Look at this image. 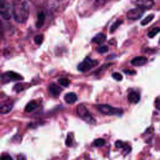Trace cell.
<instances>
[{
    "label": "cell",
    "mask_w": 160,
    "mask_h": 160,
    "mask_svg": "<svg viewBox=\"0 0 160 160\" xmlns=\"http://www.w3.org/2000/svg\"><path fill=\"white\" fill-rule=\"evenodd\" d=\"M1 16L6 20L9 19L11 17L9 6L6 1L3 0H1Z\"/></svg>",
    "instance_id": "ba28073f"
},
{
    "label": "cell",
    "mask_w": 160,
    "mask_h": 160,
    "mask_svg": "<svg viewBox=\"0 0 160 160\" xmlns=\"http://www.w3.org/2000/svg\"><path fill=\"white\" fill-rule=\"evenodd\" d=\"M115 146L117 148H122L124 151H126V153H128L131 151V148L126 145L124 142L121 141H117L115 142Z\"/></svg>",
    "instance_id": "9a60e30c"
},
{
    "label": "cell",
    "mask_w": 160,
    "mask_h": 160,
    "mask_svg": "<svg viewBox=\"0 0 160 160\" xmlns=\"http://www.w3.org/2000/svg\"><path fill=\"white\" fill-rule=\"evenodd\" d=\"M154 18V14H149L148 16H146L142 21H141V24L142 26H145L146 24H148V23H149Z\"/></svg>",
    "instance_id": "44dd1931"
},
{
    "label": "cell",
    "mask_w": 160,
    "mask_h": 160,
    "mask_svg": "<svg viewBox=\"0 0 160 160\" xmlns=\"http://www.w3.org/2000/svg\"><path fill=\"white\" fill-rule=\"evenodd\" d=\"M95 107L99 112L105 115L121 116L123 113L122 109L114 108L108 104H98Z\"/></svg>",
    "instance_id": "7a4b0ae2"
},
{
    "label": "cell",
    "mask_w": 160,
    "mask_h": 160,
    "mask_svg": "<svg viewBox=\"0 0 160 160\" xmlns=\"http://www.w3.org/2000/svg\"><path fill=\"white\" fill-rule=\"evenodd\" d=\"M144 10L145 9L138 8V7L134 9H131L129 11H128L127 12V14H126L127 18L129 20H132V21L139 19L143 15Z\"/></svg>",
    "instance_id": "8992f818"
},
{
    "label": "cell",
    "mask_w": 160,
    "mask_h": 160,
    "mask_svg": "<svg viewBox=\"0 0 160 160\" xmlns=\"http://www.w3.org/2000/svg\"><path fill=\"white\" fill-rule=\"evenodd\" d=\"M1 159H12V158L8 155V154H6V155H3L1 156Z\"/></svg>",
    "instance_id": "f546056e"
},
{
    "label": "cell",
    "mask_w": 160,
    "mask_h": 160,
    "mask_svg": "<svg viewBox=\"0 0 160 160\" xmlns=\"http://www.w3.org/2000/svg\"><path fill=\"white\" fill-rule=\"evenodd\" d=\"M106 39V35L104 33H98L95 35L91 39V42L98 44H101L105 41Z\"/></svg>",
    "instance_id": "7c38bea8"
},
{
    "label": "cell",
    "mask_w": 160,
    "mask_h": 160,
    "mask_svg": "<svg viewBox=\"0 0 160 160\" xmlns=\"http://www.w3.org/2000/svg\"><path fill=\"white\" fill-rule=\"evenodd\" d=\"M77 114L89 124H94L96 123V120L91 116L86 107L82 104H79L77 106Z\"/></svg>",
    "instance_id": "3957f363"
},
{
    "label": "cell",
    "mask_w": 160,
    "mask_h": 160,
    "mask_svg": "<svg viewBox=\"0 0 160 160\" xmlns=\"http://www.w3.org/2000/svg\"><path fill=\"white\" fill-rule=\"evenodd\" d=\"M28 87L29 86H26V84L25 83H18L14 86L13 90L17 92H19L24 91L25 89L28 88Z\"/></svg>",
    "instance_id": "e0dca14e"
},
{
    "label": "cell",
    "mask_w": 160,
    "mask_h": 160,
    "mask_svg": "<svg viewBox=\"0 0 160 160\" xmlns=\"http://www.w3.org/2000/svg\"><path fill=\"white\" fill-rule=\"evenodd\" d=\"M96 51L101 54L106 53L109 51V48L107 46H99L96 48Z\"/></svg>",
    "instance_id": "603a6c76"
},
{
    "label": "cell",
    "mask_w": 160,
    "mask_h": 160,
    "mask_svg": "<svg viewBox=\"0 0 160 160\" xmlns=\"http://www.w3.org/2000/svg\"><path fill=\"white\" fill-rule=\"evenodd\" d=\"M128 99L131 103H138L140 100V95L136 91H131L128 95Z\"/></svg>",
    "instance_id": "8fae6325"
},
{
    "label": "cell",
    "mask_w": 160,
    "mask_h": 160,
    "mask_svg": "<svg viewBox=\"0 0 160 160\" xmlns=\"http://www.w3.org/2000/svg\"><path fill=\"white\" fill-rule=\"evenodd\" d=\"M58 82L60 85L64 87H68L70 83V81L68 79L66 78H60L59 79H58Z\"/></svg>",
    "instance_id": "7402d4cb"
},
{
    "label": "cell",
    "mask_w": 160,
    "mask_h": 160,
    "mask_svg": "<svg viewBox=\"0 0 160 160\" xmlns=\"http://www.w3.org/2000/svg\"><path fill=\"white\" fill-rule=\"evenodd\" d=\"M148 62V58L145 56H137L134 58L131 63L135 66H140L145 64Z\"/></svg>",
    "instance_id": "30bf717a"
},
{
    "label": "cell",
    "mask_w": 160,
    "mask_h": 160,
    "mask_svg": "<svg viewBox=\"0 0 160 160\" xmlns=\"http://www.w3.org/2000/svg\"><path fill=\"white\" fill-rule=\"evenodd\" d=\"M65 143H66V145L67 146H68V147L71 146L72 145V138H71V137L70 136L69 134L68 135L67 138H66V139Z\"/></svg>",
    "instance_id": "83f0119b"
},
{
    "label": "cell",
    "mask_w": 160,
    "mask_h": 160,
    "mask_svg": "<svg viewBox=\"0 0 160 160\" xmlns=\"http://www.w3.org/2000/svg\"><path fill=\"white\" fill-rule=\"evenodd\" d=\"M12 106L11 104H2L0 108V112L2 114H7L10 112L12 109Z\"/></svg>",
    "instance_id": "ac0fdd59"
},
{
    "label": "cell",
    "mask_w": 160,
    "mask_h": 160,
    "mask_svg": "<svg viewBox=\"0 0 160 160\" xmlns=\"http://www.w3.org/2000/svg\"><path fill=\"white\" fill-rule=\"evenodd\" d=\"M106 143V141L102 138H98L94 141L92 142V146L95 147H101Z\"/></svg>",
    "instance_id": "ffe728a7"
},
{
    "label": "cell",
    "mask_w": 160,
    "mask_h": 160,
    "mask_svg": "<svg viewBox=\"0 0 160 160\" xmlns=\"http://www.w3.org/2000/svg\"><path fill=\"white\" fill-rule=\"evenodd\" d=\"M160 32V28L159 27H156L153 28L152 29H151L149 32H148V36L149 38H153L154 37L158 32Z\"/></svg>",
    "instance_id": "cb8c5ba5"
},
{
    "label": "cell",
    "mask_w": 160,
    "mask_h": 160,
    "mask_svg": "<svg viewBox=\"0 0 160 160\" xmlns=\"http://www.w3.org/2000/svg\"><path fill=\"white\" fill-rule=\"evenodd\" d=\"M37 107H38L37 102L35 101H31L26 104L24 110L27 112H30L35 110L37 108Z\"/></svg>",
    "instance_id": "2e32d148"
},
{
    "label": "cell",
    "mask_w": 160,
    "mask_h": 160,
    "mask_svg": "<svg viewBox=\"0 0 160 160\" xmlns=\"http://www.w3.org/2000/svg\"><path fill=\"white\" fill-rule=\"evenodd\" d=\"M12 14L18 23H24L29 15V6L26 0H15L12 4Z\"/></svg>",
    "instance_id": "6da1fadb"
},
{
    "label": "cell",
    "mask_w": 160,
    "mask_h": 160,
    "mask_svg": "<svg viewBox=\"0 0 160 160\" xmlns=\"http://www.w3.org/2000/svg\"><path fill=\"white\" fill-rule=\"evenodd\" d=\"M122 23V20H117L116 22H114L112 25L109 28V32L111 33H112L114 32L118 28L119 26Z\"/></svg>",
    "instance_id": "d6986e66"
},
{
    "label": "cell",
    "mask_w": 160,
    "mask_h": 160,
    "mask_svg": "<svg viewBox=\"0 0 160 160\" xmlns=\"http://www.w3.org/2000/svg\"><path fill=\"white\" fill-rule=\"evenodd\" d=\"M98 64V61L96 59H92L90 57L87 56L85 59L80 62L78 66V69L82 72H87L89 70L91 69L95 66Z\"/></svg>",
    "instance_id": "277c9868"
},
{
    "label": "cell",
    "mask_w": 160,
    "mask_h": 160,
    "mask_svg": "<svg viewBox=\"0 0 160 160\" xmlns=\"http://www.w3.org/2000/svg\"><path fill=\"white\" fill-rule=\"evenodd\" d=\"M18 159H26V157L25 156H22V155H19L18 156Z\"/></svg>",
    "instance_id": "1f68e13d"
},
{
    "label": "cell",
    "mask_w": 160,
    "mask_h": 160,
    "mask_svg": "<svg viewBox=\"0 0 160 160\" xmlns=\"http://www.w3.org/2000/svg\"><path fill=\"white\" fill-rule=\"evenodd\" d=\"M77 99L78 97L76 94L72 92H68L66 94V95L64 96V100L68 104H72L77 101Z\"/></svg>",
    "instance_id": "4fadbf2b"
},
{
    "label": "cell",
    "mask_w": 160,
    "mask_h": 160,
    "mask_svg": "<svg viewBox=\"0 0 160 160\" xmlns=\"http://www.w3.org/2000/svg\"><path fill=\"white\" fill-rule=\"evenodd\" d=\"M23 78L18 73L13 71H8L1 75V80L2 84H6L9 82L22 80Z\"/></svg>",
    "instance_id": "5b68a950"
},
{
    "label": "cell",
    "mask_w": 160,
    "mask_h": 160,
    "mask_svg": "<svg viewBox=\"0 0 160 160\" xmlns=\"http://www.w3.org/2000/svg\"><path fill=\"white\" fill-rule=\"evenodd\" d=\"M45 21V15L44 14V13L42 12H40L38 14V18H37V21L36 22V27L37 28H41Z\"/></svg>",
    "instance_id": "5bb4252c"
},
{
    "label": "cell",
    "mask_w": 160,
    "mask_h": 160,
    "mask_svg": "<svg viewBox=\"0 0 160 160\" xmlns=\"http://www.w3.org/2000/svg\"><path fill=\"white\" fill-rule=\"evenodd\" d=\"M43 38H44V36H43L42 34L36 35L34 38V42L38 45H40L43 41Z\"/></svg>",
    "instance_id": "d4e9b609"
},
{
    "label": "cell",
    "mask_w": 160,
    "mask_h": 160,
    "mask_svg": "<svg viewBox=\"0 0 160 160\" xmlns=\"http://www.w3.org/2000/svg\"><path fill=\"white\" fill-rule=\"evenodd\" d=\"M112 77L118 81H120L122 79V76L119 72H113L112 74Z\"/></svg>",
    "instance_id": "4316f807"
},
{
    "label": "cell",
    "mask_w": 160,
    "mask_h": 160,
    "mask_svg": "<svg viewBox=\"0 0 160 160\" xmlns=\"http://www.w3.org/2000/svg\"><path fill=\"white\" fill-rule=\"evenodd\" d=\"M131 1L136 7L144 9H151L154 5V0H131Z\"/></svg>",
    "instance_id": "52a82bcc"
},
{
    "label": "cell",
    "mask_w": 160,
    "mask_h": 160,
    "mask_svg": "<svg viewBox=\"0 0 160 160\" xmlns=\"http://www.w3.org/2000/svg\"><path fill=\"white\" fill-rule=\"evenodd\" d=\"M94 4L96 6H102L112 0H93Z\"/></svg>",
    "instance_id": "484cf974"
},
{
    "label": "cell",
    "mask_w": 160,
    "mask_h": 160,
    "mask_svg": "<svg viewBox=\"0 0 160 160\" xmlns=\"http://www.w3.org/2000/svg\"><path fill=\"white\" fill-rule=\"evenodd\" d=\"M62 91V89L54 83H51L49 86V94L53 97H58Z\"/></svg>",
    "instance_id": "9c48e42d"
},
{
    "label": "cell",
    "mask_w": 160,
    "mask_h": 160,
    "mask_svg": "<svg viewBox=\"0 0 160 160\" xmlns=\"http://www.w3.org/2000/svg\"><path fill=\"white\" fill-rule=\"evenodd\" d=\"M124 72L128 74H136V71H132V70H126V71H124Z\"/></svg>",
    "instance_id": "4dcf8cb0"
},
{
    "label": "cell",
    "mask_w": 160,
    "mask_h": 160,
    "mask_svg": "<svg viewBox=\"0 0 160 160\" xmlns=\"http://www.w3.org/2000/svg\"><path fill=\"white\" fill-rule=\"evenodd\" d=\"M155 104H156V107L158 109L160 110V98H158L156 100L155 102Z\"/></svg>",
    "instance_id": "f1b7e54d"
}]
</instances>
